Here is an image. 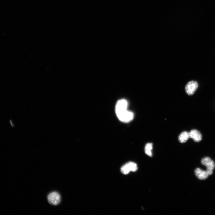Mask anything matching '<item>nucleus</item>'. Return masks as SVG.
Returning <instances> with one entry per match:
<instances>
[{"label":"nucleus","mask_w":215,"mask_h":215,"mask_svg":"<svg viewBox=\"0 0 215 215\" xmlns=\"http://www.w3.org/2000/svg\"><path fill=\"white\" fill-rule=\"evenodd\" d=\"M128 102L125 99L120 100L117 102L115 107L116 115L121 122L128 123L134 119L133 113L128 110Z\"/></svg>","instance_id":"1"},{"label":"nucleus","mask_w":215,"mask_h":215,"mask_svg":"<svg viewBox=\"0 0 215 215\" xmlns=\"http://www.w3.org/2000/svg\"><path fill=\"white\" fill-rule=\"evenodd\" d=\"M48 200L51 204L56 206L59 204L61 201V195L57 192H53L48 194Z\"/></svg>","instance_id":"2"},{"label":"nucleus","mask_w":215,"mask_h":215,"mask_svg":"<svg viewBox=\"0 0 215 215\" xmlns=\"http://www.w3.org/2000/svg\"><path fill=\"white\" fill-rule=\"evenodd\" d=\"M213 171L207 170H202L200 168H197L195 171V175L200 180H204L208 178L209 176L213 174Z\"/></svg>","instance_id":"3"},{"label":"nucleus","mask_w":215,"mask_h":215,"mask_svg":"<svg viewBox=\"0 0 215 215\" xmlns=\"http://www.w3.org/2000/svg\"><path fill=\"white\" fill-rule=\"evenodd\" d=\"M198 87V84L197 82L194 81H190L185 86V91L188 95H192L194 93Z\"/></svg>","instance_id":"4"},{"label":"nucleus","mask_w":215,"mask_h":215,"mask_svg":"<svg viewBox=\"0 0 215 215\" xmlns=\"http://www.w3.org/2000/svg\"><path fill=\"white\" fill-rule=\"evenodd\" d=\"M201 163L206 166L208 170L213 171L215 167L214 161L208 157L203 158L201 161Z\"/></svg>","instance_id":"5"},{"label":"nucleus","mask_w":215,"mask_h":215,"mask_svg":"<svg viewBox=\"0 0 215 215\" xmlns=\"http://www.w3.org/2000/svg\"><path fill=\"white\" fill-rule=\"evenodd\" d=\"M190 138H191L196 142H199L202 139V135L201 133L196 130H192L189 133Z\"/></svg>","instance_id":"6"},{"label":"nucleus","mask_w":215,"mask_h":215,"mask_svg":"<svg viewBox=\"0 0 215 215\" xmlns=\"http://www.w3.org/2000/svg\"><path fill=\"white\" fill-rule=\"evenodd\" d=\"M190 138L189 133L187 132H182L179 136L178 139L181 143H185Z\"/></svg>","instance_id":"7"},{"label":"nucleus","mask_w":215,"mask_h":215,"mask_svg":"<svg viewBox=\"0 0 215 215\" xmlns=\"http://www.w3.org/2000/svg\"><path fill=\"white\" fill-rule=\"evenodd\" d=\"M153 149V144L152 143H149L146 144L145 146V154L150 157L152 156V152Z\"/></svg>","instance_id":"8"},{"label":"nucleus","mask_w":215,"mask_h":215,"mask_svg":"<svg viewBox=\"0 0 215 215\" xmlns=\"http://www.w3.org/2000/svg\"><path fill=\"white\" fill-rule=\"evenodd\" d=\"M131 171L136 172L138 170L137 165L134 162H130L127 163Z\"/></svg>","instance_id":"9"},{"label":"nucleus","mask_w":215,"mask_h":215,"mask_svg":"<svg viewBox=\"0 0 215 215\" xmlns=\"http://www.w3.org/2000/svg\"><path fill=\"white\" fill-rule=\"evenodd\" d=\"M130 171L129 166L127 163L123 165L121 168V172L124 174H129Z\"/></svg>","instance_id":"10"}]
</instances>
